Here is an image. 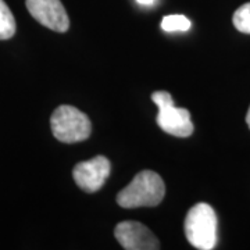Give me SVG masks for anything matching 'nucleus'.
<instances>
[{"label":"nucleus","mask_w":250,"mask_h":250,"mask_svg":"<svg viewBox=\"0 0 250 250\" xmlns=\"http://www.w3.org/2000/svg\"><path fill=\"white\" fill-rule=\"evenodd\" d=\"M232 22L239 32L250 34V1L245 3L243 6H241L239 9L235 11Z\"/></svg>","instance_id":"9d476101"},{"label":"nucleus","mask_w":250,"mask_h":250,"mask_svg":"<svg viewBox=\"0 0 250 250\" xmlns=\"http://www.w3.org/2000/svg\"><path fill=\"white\" fill-rule=\"evenodd\" d=\"M161 28L166 32H185L190 28V21L185 16L181 14H172L163 18L161 21Z\"/></svg>","instance_id":"1a4fd4ad"},{"label":"nucleus","mask_w":250,"mask_h":250,"mask_svg":"<svg viewBox=\"0 0 250 250\" xmlns=\"http://www.w3.org/2000/svg\"><path fill=\"white\" fill-rule=\"evenodd\" d=\"M152 100L159 107L157 124L164 132L178 138H187L193 134L190 113L187 108L175 107L172 96L168 92L157 90L152 95Z\"/></svg>","instance_id":"20e7f679"},{"label":"nucleus","mask_w":250,"mask_h":250,"mask_svg":"<svg viewBox=\"0 0 250 250\" xmlns=\"http://www.w3.org/2000/svg\"><path fill=\"white\" fill-rule=\"evenodd\" d=\"M188 242L199 250H211L217 245V215L207 203H197L185 218Z\"/></svg>","instance_id":"f03ea898"},{"label":"nucleus","mask_w":250,"mask_h":250,"mask_svg":"<svg viewBox=\"0 0 250 250\" xmlns=\"http://www.w3.org/2000/svg\"><path fill=\"white\" fill-rule=\"evenodd\" d=\"M50 126L54 138L64 143L82 142L89 138L92 131L88 116L67 104L54 110L50 118Z\"/></svg>","instance_id":"7ed1b4c3"},{"label":"nucleus","mask_w":250,"mask_h":250,"mask_svg":"<svg viewBox=\"0 0 250 250\" xmlns=\"http://www.w3.org/2000/svg\"><path fill=\"white\" fill-rule=\"evenodd\" d=\"M246 123H248V125H249V128H250V107H249V111H248V116H246Z\"/></svg>","instance_id":"f8f14e48"},{"label":"nucleus","mask_w":250,"mask_h":250,"mask_svg":"<svg viewBox=\"0 0 250 250\" xmlns=\"http://www.w3.org/2000/svg\"><path fill=\"white\" fill-rule=\"evenodd\" d=\"M111 166L110 161L104 156H96L89 161L78 163L74 171L72 177L78 187L85 192H96L104 185L106 179L110 175Z\"/></svg>","instance_id":"423d86ee"},{"label":"nucleus","mask_w":250,"mask_h":250,"mask_svg":"<svg viewBox=\"0 0 250 250\" xmlns=\"http://www.w3.org/2000/svg\"><path fill=\"white\" fill-rule=\"evenodd\" d=\"M29 14L39 24L56 32H65L70 28V18L60 0H25Z\"/></svg>","instance_id":"39448f33"},{"label":"nucleus","mask_w":250,"mask_h":250,"mask_svg":"<svg viewBox=\"0 0 250 250\" xmlns=\"http://www.w3.org/2000/svg\"><path fill=\"white\" fill-rule=\"evenodd\" d=\"M118 243L126 250H157L160 249V242L154 233L136 221L120 223L114 229Z\"/></svg>","instance_id":"0eeeda50"},{"label":"nucleus","mask_w":250,"mask_h":250,"mask_svg":"<svg viewBox=\"0 0 250 250\" xmlns=\"http://www.w3.org/2000/svg\"><path fill=\"white\" fill-rule=\"evenodd\" d=\"M166 195L163 178L154 171L145 170L135 175L132 182L117 195V203L124 208L154 207Z\"/></svg>","instance_id":"f257e3e1"},{"label":"nucleus","mask_w":250,"mask_h":250,"mask_svg":"<svg viewBox=\"0 0 250 250\" xmlns=\"http://www.w3.org/2000/svg\"><path fill=\"white\" fill-rule=\"evenodd\" d=\"M139 4H143V6H152L154 3V0H136Z\"/></svg>","instance_id":"9b49d317"},{"label":"nucleus","mask_w":250,"mask_h":250,"mask_svg":"<svg viewBox=\"0 0 250 250\" xmlns=\"http://www.w3.org/2000/svg\"><path fill=\"white\" fill-rule=\"evenodd\" d=\"M16 18L4 0H0V41L13 38L16 34Z\"/></svg>","instance_id":"6e6552de"}]
</instances>
